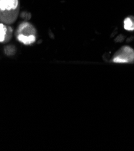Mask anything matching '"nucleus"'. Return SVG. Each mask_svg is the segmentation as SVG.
Wrapping results in <instances>:
<instances>
[{
  "label": "nucleus",
  "instance_id": "39448f33",
  "mask_svg": "<svg viewBox=\"0 0 134 151\" xmlns=\"http://www.w3.org/2000/svg\"><path fill=\"white\" fill-rule=\"evenodd\" d=\"M17 39L24 45H30L36 41V38L35 35L31 36H24L21 35H17Z\"/></svg>",
  "mask_w": 134,
  "mask_h": 151
},
{
  "label": "nucleus",
  "instance_id": "f257e3e1",
  "mask_svg": "<svg viewBox=\"0 0 134 151\" xmlns=\"http://www.w3.org/2000/svg\"><path fill=\"white\" fill-rule=\"evenodd\" d=\"M134 61V51L129 47H124L118 51L114 58V63H132Z\"/></svg>",
  "mask_w": 134,
  "mask_h": 151
},
{
  "label": "nucleus",
  "instance_id": "423d86ee",
  "mask_svg": "<svg viewBox=\"0 0 134 151\" xmlns=\"http://www.w3.org/2000/svg\"><path fill=\"white\" fill-rule=\"evenodd\" d=\"M124 27L125 29L128 31L134 30V20H132L130 18H127L124 21Z\"/></svg>",
  "mask_w": 134,
  "mask_h": 151
},
{
  "label": "nucleus",
  "instance_id": "f03ea898",
  "mask_svg": "<svg viewBox=\"0 0 134 151\" xmlns=\"http://www.w3.org/2000/svg\"><path fill=\"white\" fill-rule=\"evenodd\" d=\"M17 35L24 36H31L36 35V31L32 25L28 22H22L20 24L17 30Z\"/></svg>",
  "mask_w": 134,
  "mask_h": 151
},
{
  "label": "nucleus",
  "instance_id": "20e7f679",
  "mask_svg": "<svg viewBox=\"0 0 134 151\" xmlns=\"http://www.w3.org/2000/svg\"><path fill=\"white\" fill-rule=\"evenodd\" d=\"M12 33V28L9 27L8 28L3 24H0V42H3L6 39L9 40V35Z\"/></svg>",
  "mask_w": 134,
  "mask_h": 151
},
{
  "label": "nucleus",
  "instance_id": "7ed1b4c3",
  "mask_svg": "<svg viewBox=\"0 0 134 151\" xmlns=\"http://www.w3.org/2000/svg\"><path fill=\"white\" fill-rule=\"evenodd\" d=\"M18 0H0V10H15L18 7Z\"/></svg>",
  "mask_w": 134,
  "mask_h": 151
},
{
  "label": "nucleus",
  "instance_id": "0eeeda50",
  "mask_svg": "<svg viewBox=\"0 0 134 151\" xmlns=\"http://www.w3.org/2000/svg\"><path fill=\"white\" fill-rule=\"evenodd\" d=\"M6 54H8V55L13 54V53H14V48H13V47H11V46L7 47L6 48Z\"/></svg>",
  "mask_w": 134,
  "mask_h": 151
}]
</instances>
